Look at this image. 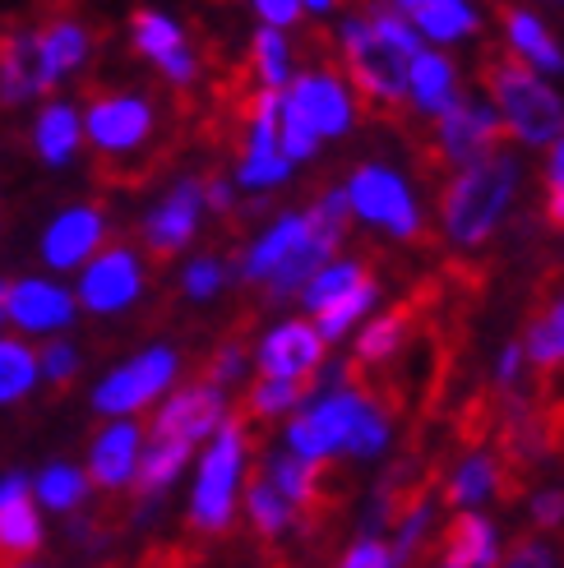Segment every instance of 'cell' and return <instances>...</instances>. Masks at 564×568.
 <instances>
[{"label":"cell","instance_id":"obj_1","mask_svg":"<svg viewBox=\"0 0 564 568\" xmlns=\"http://www.w3.org/2000/svg\"><path fill=\"white\" fill-rule=\"evenodd\" d=\"M514 176H518V162L510 149H491L476 162L459 166V176L440 194L449 241H459V245L486 241L495 232L504 204H510V194H514Z\"/></svg>","mask_w":564,"mask_h":568},{"label":"cell","instance_id":"obj_2","mask_svg":"<svg viewBox=\"0 0 564 568\" xmlns=\"http://www.w3.org/2000/svg\"><path fill=\"white\" fill-rule=\"evenodd\" d=\"M245 453H250V430L245 420L228 412V420L204 439L200 467H194V486H190V508L185 518L194 531L218 536L228 531L236 518V499H241V480H245Z\"/></svg>","mask_w":564,"mask_h":568},{"label":"cell","instance_id":"obj_3","mask_svg":"<svg viewBox=\"0 0 564 568\" xmlns=\"http://www.w3.org/2000/svg\"><path fill=\"white\" fill-rule=\"evenodd\" d=\"M482 79H486V93L495 98L500 116H504V130H514L523 144L542 149L564 130L560 93L532 74V65H523L518 55H510V51L482 55Z\"/></svg>","mask_w":564,"mask_h":568},{"label":"cell","instance_id":"obj_4","mask_svg":"<svg viewBox=\"0 0 564 568\" xmlns=\"http://www.w3.org/2000/svg\"><path fill=\"white\" fill-rule=\"evenodd\" d=\"M343 61L348 74L361 93L365 111H399L407 98V65L412 55H403L399 47H389L365 19H348L343 23Z\"/></svg>","mask_w":564,"mask_h":568},{"label":"cell","instance_id":"obj_5","mask_svg":"<svg viewBox=\"0 0 564 568\" xmlns=\"http://www.w3.org/2000/svg\"><path fill=\"white\" fill-rule=\"evenodd\" d=\"M6 328L23 343H47V337H61L74 328L79 320V301L74 287L56 273H23L6 282Z\"/></svg>","mask_w":564,"mask_h":568},{"label":"cell","instance_id":"obj_6","mask_svg":"<svg viewBox=\"0 0 564 568\" xmlns=\"http://www.w3.org/2000/svg\"><path fill=\"white\" fill-rule=\"evenodd\" d=\"M181 379V356L177 347H167V343H153L144 352H134L130 361H121L117 371H107L93 388V412L98 416H139V412H149L158 397L167 393Z\"/></svg>","mask_w":564,"mask_h":568},{"label":"cell","instance_id":"obj_7","mask_svg":"<svg viewBox=\"0 0 564 568\" xmlns=\"http://www.w3.org/2000/svg\"><path fill=\"white\" fill-rule=\"evenodd\" d=\"M149 287V273H144V260H139V250L130 245H102L89 264L74 273V301L79 310H89V315H125V310L139 305Z\"/></svg>","mask_w":564,"mask_h":568},{"label":"cell","instance_id":"obj_8","mask_svg":"<svg viewBox=\"0 0 564 568\" xmlns=\"http://www.w3.org/2000/svg\"><path fill=\"white\" fill-rule=\"evenodd\" d=\"M83 116V144L102 153L107 162L139 153L153 139V102L139 93H98L89 106H79Z\"/></svg>","mask_w":564,"mask_h":568},{"label":"cell","instance_id":"obj_9","mask_svg":"<svg viewBox=\"0 0 564 568\" xmlns=\"http://www.w3.org/2000/svg\"><path fill=\"white\" fill-rule=\"evenodd\" d=\"M228 393L213 384H172L158 403H153V420H149V439H177L200 448L222 420H228Z\"/></svg>","mask_w":564,"mask_h":568},{"label":"cell","instance_id":"obj_10","mask_svg":"<svg viewBox=\"0 0 564 568\" xmlns=\"http://www.w3.org/2000/svg\"><path fill=\"white\" fill-rule=\"evenodd\" d=\"M361 407H365V393H356L348 384H338L329 393H315L305 403V412L288 425V448L296 453V458H305V463L329 458V453H338L348 444Z\"/></svg>","mask_w":564,"mask_h":568},{"label":"cell","instance_id":"obj_11","mask_svg":"<svg viewBox=\"0 0 564 568\" xmlns=\"http://www.w3.org/2000/svg\"><path fill=\"white\" fill-rule=\"evenodd\" d=\"M107 245V213L98 204H66L38 232V260L47 273L70 277Z\"/></svg>","mask_w":564,"mask_h":568},{"label":"cell","instance_id":"obj_12","mask_svg":"<svg viewBox=\"0 0 564 568\" xmlns=\"http://www.w3.org/2000/svg\"><path fill=\"white\" fill-rule=\"evenodd\" d=\"M491 149H504V121H495V106L454 98L440 111L435 125V144L426 149V162H449V166H467Z\"/></svg>","mask_w":564,"mask_h":568},{"label":"cell","instance_id":"obj_13","mask_svg":"<svg viewBox=\"0 0 564 568\" xmlns=\"http://www.w3.org/2000/svg\"><path fill=\"white\" fill-rule=\"evenodd\" d=\"M200 217H204V181L200 176H181L144 213V222H139L144 250L153 254V260H172V254H181L194 241V232H200Z\"/></svg>","mask_w":564,"mask_h":568},{"label":"cell","instance_id":"obj_14","mask_svg":"<svg viewBox=\"0 0 564 568\" xmlns=\"http://www.w3.org/2000/svg\"><path fill=\"white\" fill-rule=\"evenodd\" d=\"M139 453H144V425L134 416H111L102 420V430L89 439V458H83V471H89L93 490H130Z\"/></svg>","mask_w":564,"mask_h":568},{"label":"cell","instance_id":"obj_15","mask_svg":"<svg viewBox=\"0 0 564 568\" xmlns=\"http://www.w3.org/2000/svg\"><path fill=\"white\" fill-rule=\"evenodd\" d=\"M348 199H352V209L365 222L384 226V232H393V236L407 241V236L421 232V213L412 204V194H407V185L399 176L389 172V166H361V172L352 176Z\"/></svg>","mask_w":564,"mask_h":568},{"label":"cell","instance_id":"obj_16","mask_svg":"<svg viewBox=\"0 0 564 568\" xmlns=\"http://www.w3.org/2000/svg\"><path fill=\"white\" fill-rule=\"evenodd\" d=\"M47 541V514L28 490L23 471L0 476V559H33Z\"/></svg>","mask_w":564,"mask_h":568},{"label":"cell","instance_id":"obj_17","mask_svg":"<svg viewBox=\"0 0 564 568\" xmlns=\"http://www.w3.org/2000/svg\"><path fill=\"white\" fill-rule=\"evenodd\" d=\"M324 337L315 324H305V320H288V324H278L260 337V375L269 379H301V375H315L320 365H324Z\"/></svg>","mask_w":564,"mask_h":568},{"label":"cell","instance_id":"obj_18","mask_svg":"<svg viewBox=\"0 0 564 568\" xmlns=\"http://www.w3.org/2000/svg\"><path fill=\"white\" fill-rule=\"evenodd\" d=\"M33 51H38V79L42 93L61 89L66 79H74L93 55V33L79 19H51L33 33Z\"/></svg>","mask_w":564,"mask_h":568},{"label":"cell","instance_id":"obj_19","mask_svg":"<svg viewBox=\"0 0 564 568\" xmlns=\"http://www.w3.org/2000/svg\"><path fill=\"white\" fill-rule=\"evenodd\" d=\"M28 144H33L38 162L51 166V172H61L70 166L83 149V116L79 106L66 102V98H47L38 111H33V130H28Z\"/></svg>","mask_w":564,"mask_h":568},{"label":"cell","instance_id":"obj_20","mask_svg":"<svg viewBox=\"0 0 564 568\" xmlns=\"http://www.w3.org/2000/svg\"><path fill=\"white\" fill-rule=\"evenodd\" d=\"M292 89H282L296 106H301V116L315 125V134H343L352 125V102L343 93V83H338L329 70H305L301 79H288Z\"/></svg>","mask_w":564,"mask_h":568},{"label":"cell","instance_id":"obj_21","mask_svg":"<svg viewBox=\"0 0 564 568\" xmlns=\"http://www.w3.org/2000/svg\"><path fill=\"white\" fill-rule=\"evenodd\" d=\"M338 241H343V236L320 232V226H310V222H305V236L292 245V254H288V260H282V264L260 282V287L269 292V301H273V305H278V301H292V296L305 287V282L333 260Z\"/></svg>","mask_w":564,"mask_h":568},{"label":"cell","instance_id":"obj_22","mask_svg":"<svg viewBox=\"0 0 564 568\" xmlns=\"http://www.w3.org/2000/svg\"><path fill=\"white\" fill-rule=\"evenodd\" d=\"M33 33L38 28H10L0 38V106H28L33 98H42Z\"/></svg>","mask_w":564,"mask_h":568},{"label":"cell","instance_id":"obj_23","mask_svg":"<svg viewBox=\"0 0 564 568\" xmlns=\"http://www.w3.org/2000/svg\"><path fill=\"white\" fill-rule=\"evenodd\" d=\"M28 490H33L42 514L70 518V514H79V508L89 504L93 480L79 463H47V467H38L33 476H28Z\"/></svg>","mask_w":564,"mask_h":568},{"label":"cell","instance_id":"obj_24","mask_svg":"<svg viewBox=\"0 0 564 568\" xmlns=\"http://www.w3.org/2000/svg\"><path fill=\"white\" fill-rule=\"evenodd\" d=\"M495 559V527L482 514H459L444 527L440 568H491Z\"/></svg>","mask_w":564,"mask_h":568},{"label":"cell","instance_id":"obj_25","mask_svg":"<svg viewBox=\"0 0 564 568\" xmlns=\"http://www.w3.org/2000/svg\"><path fill=\"white\" fill-rule=\"evenodd\" d=\"M504 33H510V47L523 65H537L546 74H564V51L560 42L546 33V23L523 10V6H504Z\"/></svg>","mask_w":564,"mask_h":568},{"label":"cell","instance_id":"obj_26","mask_svg":"<svg viewBox=\"0 0 564 568\" xmlns=\"http://www.w3.org/2000/svg\"><path fill=\"white\" fill-rule=\"evenodd\" d=\"M301 236H305V213H282L278 222L264 226V236L241 254L236 277H241V282H264L282 260H288L292 245H296Z\"/></svg>","mask_w":564,"mask_h":568},{"label":"cell","instance_id":"obj_27","mask_svg":"<svg viewBox=\"0 0 564 568\" xmlns=\"http://www.w3.org/2000/svg\"><path fill=\"white\" fill-rule=\"evenodd\" d=\"M523 356L532 361V371L542 375V388L555 379V371L564 365V292L537 310V320L527 324L523 337Z\"/></svg>","mask_w":564,"mask_h":568},{"label":"cell","instance_id":"obj_28","mask_svg":"<svg viewBox=\"0 0 564 568\" xmlns=\"http://www.w3.org/2000/svg\"><path fill=\"white\" fill-rule=\"evenodd\" d=\"M407 93L426 116H440V111L459 98L454 65H449L440 51H416L412 65H407Z\"/></svg>","mask_w":564,"mask_h":568},{"label":"cell","instance_id":"obj_29","mask_svg":"<svg viewBox=\"0 0 564 568\" xmlns=\"http://www.w3.org/2000/svg\"><path fill=\"white\" fill-rule=\"evenodd\" d=\"M42 375H38V352L33 343H23L10 328L0 333V407H19L38 393Z\"/></svg>","mask_w":564,"mask_h":568},{"label":"cell","instance_id":"obj_30","mask_svg":"<svg viewBox=\"0 0 564 568\" xmlns=\"http://www.w3.org/2000/svg\"><path fill=\"white\" fill-rule=\"evenodd\" d=\"M241 499H245V518H250V527H255L264 541H273V536H282V531L292 527V504L273 490V480H269L264 471H245V480H241Z\"/></svg>","mask_w":564,"mask_h":568},{"label":"cell","instance_id":"obj_31","mask_svg":"<svg viewBox=\"0 0 564 568\" xmlns=\"http://www.w3.org/2000/svg\"><path fill=\"white\" fill-rule=\"evenodd\" d=\"M320 388V371L315 375H301V379H269L260 375L255 388L245 393V416H255V420H273L282 412H292L301 403H310Z\"/></svg>","mask_w":564,"mask_h":568},{"label":"cell","instance_id":"obj_32","mask_svg":"<svg viewBox=\"0 0 564 568\" xmlns=\"http://www.w3.org/2000/svg\"><path fill=\"white\" fill-rule=\"evenodd\" d=\"M375 296H380V282H375V273L365 268L348 292H338L333 301H324L320 310H315V328H320V337L329 343V337H343L348 333V324H356L365 310L375 305Z\"/></svg>","mask_w":564,"mask_h":568},{"label":"cell","instance_id":"obj_33","mask_svg":"<svg viewBox=\"0 0 564 568\" xmlns=\"http://www.w3.org/2000/svg\"><path fill=\"white\" fill-rule=\"evenodd\" d=\"M130 42H134V51L144 55V61H153V65L172 61L177 51L190 47V42H185V28H181L177 19H167L162 10H139V14L130 19Z\"/></svg>","mask_w":564,"mask_h":568},{"label":"cell","instance_id":"obj_34","mask_svg":"<svg viewBox=\"0 0 564 568\" xmlns=\"http://www.w3.org/2000/svg\"><path fill=\"white\" fill-rule=\"evenodd\" d=\"M250 70H255L260 89H288L292 79V47L273 23H264L255 42H250Z\"/></svg>","mask_w":564,"mask_h":568},{"label":"cell","instance_id":"obj_35","mask_svg":"<svg viewBox=\"0 0 564 568\" xmlns=\"http://www.w3.org/2000/svg\"><path fill=\"white\" fill-rule=\"evenodd\" d=\"M421 23V33L435 38V42H454V38H467L476 28V14L463 6V0H416L412 14Z\"/></svg>","mask_w":564,"mask_h":568},{"label":"cell","instance_id":"obj_36","mask_svg":"<svg viewBox=\"0 0 564 568\" xmlns=\"http://www.w3.org/2000/svg\"><path fill=\"white\" fill-rule=\"evenodd\" d=\"M278 149H282L288 162H305V158H315V149H320L315 125L301 116V106L288 93H282V102H278Z\"/></svg>","mask_w":564,"mask_h":568},{"label":"cell","instance_id":"obj_37","mask_svg":"<svg viewBox=\"0 0 564 568\" xmlns=\"http://www.w3.org/2000/svg\"><path fill=\"white\" fill-rule=\"evenodd\" d=\"M495 490V458L491 453H472V458L454 471V480H449V504H476L482 495Z\"/></svg>","mask_w":564,"mask_h":568},{"label":"cell","instance_id":"obj_38","mask_svg":"<svg viewBox=\"0 0 564 568\" xmlns=\"http://www.w3.org/2000/svg\"><path fill=\"white\" fill-rule=\"evenodd\" d=\"M361 273H365V264H356V260H338V264H324V268H320L315 277H310V282H305V287H301L296 296H301V305H305V310H320V305H324V301H333L338 292H348L352 282L361 277Z\"/></svg>","mask_w":564,"mask_h":568},{"label":"cell","instance_id":"obj_39","mask_svg":"<svg viewBox=\"0 0 564 568\" xmlns=\"http://www.w3.org/2000/svg\"><path fill=\"white\" fill-rule=\"evenodd\" d=\"M38 352V375H42V384H56V388H66L74 375H79V347L70 343V337L61 333V337H47L42 347H33Z\"/></svg>","mask_w":564,"mask_h":568},{"label":"cell","instance_id":"obj_40","mask_svg":"<svg viewBox=\"0 0 564 568\" xmlns=\"http://www.w3.org/2000/svg\"><path fill=\"white\" fill-rule=\"evenodd\" d=\"M228 277H232V268L222 264L218 254H200V260H190L181 268V292L190 301H213L222 287H228Z\"/></svg>","mask_w":564,"mask_h":568},{"label":"cell","instance_id":"obj_41","mask_svg":"<svg viewBox=\"0 0 564 568\" xmlns=\"http://www.w3.org/2000/svg\"><path fill=\"white\" fill-rule=\"evenodd\" d=\"M384 444H389V416L371 403V397H365V407H361V416H356L343 448L356 453V458H375V453H384Z\"/></svg>","mask_w":564,"mask_h":568},{"label":"cell","instance_id":"obj_42","mask_svg":"<svg viewBox=\"0 0 564 568\" xmlns=\"http://www.w3.org/2000/svg\"><path fill=\"white\" fill-rule=\"evenodd\" d=\"M245 361H250L245 343H222V347L209 356V365H204V384H213V388L228 393V388L245 375Z\"/></svg>","mask_w":564,"mask_h":568},{"label":"cell","instance_id":"obj_43","mask_svg":"<svg viewBox=\"0 0 564 568\" xmlns=\"http://www.w3.org/2000/svg\"><path fill=\"white\" fill-rule=\"evenodd\" d=\"M365 23H371V28H375V33H380L389 47H399L403 55H416V51H421V38L412 33L407 19H403L399 10H384V6H375L371 14H365Z\"/></svg>","mask_w":564,"mask_h":568},{"label":"cell","instance_id":"obj_44","mask_svg":"<svg viewBox=\"0 0 564 568\" xmlns=\"http://www.w3.org/2000/svg\"><path fill=\"white\" fill-rule=\"evenodd\" d=\"M546 222L555 226V232H564V139L555 144L551 153V172H546Z\"/></svg>","mask_w":564,"mask_h":568},{"label":"cell","instance_id":"obj_45","mask_svg":"<svg viewBox=\"0 0 564 568\" xmlns=\"http://www.w3.org/2000/svg\"><path fill=\"white\" fill-rule=\"evenodd\" d=\"M338 568H393V564H389V546L384 541H375V536H361Z\"/></svg>","mask_w":564,"mask_h":568},{"label":"cell","instance_id":"obj_46","mask_svg":"<svg viewBox=\"0 0 564 568\" xmlns=\"http://www.w3.org/2000/svg\"><path fill=\"white\" fill-rule=\"evenodd\" d=\"M500 568H551V550L542 541H532V536H518V541L510 546V559H504Z\"/></svg>","mask_w":564,"mask_h":568},{"label":"cell","instance_id":"obj_47","mask_svg":"<svg viewBox=\"0 0 564 568\" xmlns=\"http://www.w3.org/2000/svg\"><path fill=\"white\" fill-rule=\"evenodd\" d=\"M532 518H537V527H560L564 523V490H542L532 499Z\"/></svg>","mask_w":564,"mask_h":568},{"label":"cell","instance_id":"obj_48","mask_svg":"<svg viewBox=\"0 0 564 568\" xmlns=\"http://www.w3.org/2000/svg\"><path fill=\"white\" fill-rule=\"evenodd\" d=\"M255 10L264 14V23L273 28H292L301 19V0H255Z\"/></svg>","mask_w":564,"mask_h":568},{"label":"cell","instance_id":"obj_49","mask_svg":"<svg viewBox=\"0 0 564 568\" xmlns=\"http://www.w3.org/2000/svg\"><path fill=\"white\" fill-rule=\"evenodd\" d=\"M204 209H213V213L228 217V213L236 209V190H232V181H222V176L204 181Z\"/></svg>","mask_w":564,"mask_h":568},{"label":"cell","instance_id":"obj_50","mask_svg":"<svg viewBox=\"0 0 564 568\" xmlns=\"http://www.w3.org/2000/svg\"><path fill=\"white\" fill-rule=\"evenodd\" d=\"M518 365H523V343H510L500 356V371H495V388H514L518 379Z\"/></svg>","mask_w":564,"mask_h":568},{"label":"cell","instance_id":"obj_51","mask_svg":"<svg viewBox=\"0 0 564 568\" xmlns=\"http://www.w3.org/2000/svg\"><path fill=\"white\" fill-rule=\"evenodd\" d=\"M301 6H305V10H315V14H320V10H329V6H333V0H301Z\"/></svg>","mask_w":564,"mask_h":568},{"label":"cell","instance_id":"obj_52","mask_svg":"<svg viewBox=\"0 0 564 568\" xmlns=\"http://www.w3.org/2000/svg\"><path fill=\"white\" fill-rule=\"evenodd\" d=\"M6 568H42V564H33V559H10Z\"/></svg>","mask_w":564,"mask_h":568},{"label":"cell","instance_id":"obj_53","mask_svg":"<svg viewBox=\"0 0 564 568\" xmlns=\"http://www.w3.org/2000/svg\"><path fill=\"white\" fill-rule=\"evenodd\" d=\"M393 6H399V14H412V6H416V0H393Z\"/></svg>","mask_w":564,"mask_h":568},{"label":"cell","instance_id":"obj_54","mask_svg":"<svg viewBox=\"0 0 564 568\" xmlns=\"http://www.w3.org/2000/svg\"><path fill=\"white\" fill-rule=\"evenodd\" d=\"M0 296H6V282H0ZM0 333H6V305H0Z\"/></svg>","mask_w":564,"mask_h":568}]
</instances>
